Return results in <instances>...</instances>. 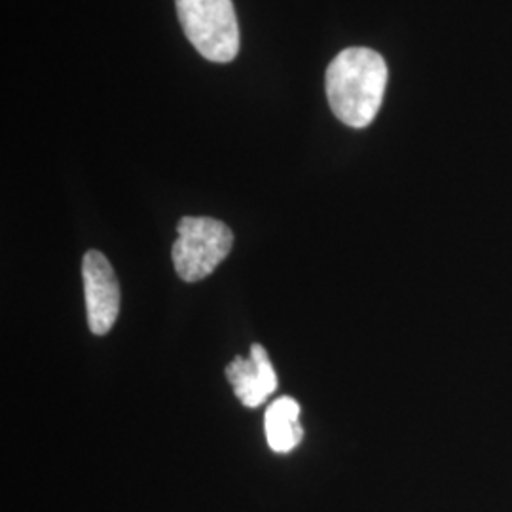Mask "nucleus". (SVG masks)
Listing matches in <instances>:
<instances>
[{
    "mask_svg": "<svg viewBox=\"0 0 512 512\" xmlns=\"http://www.w3.org/2000/svg\"><path fill=\"white\" fill-rule=\"evenodd\" d=\"M387 65L370 48H348L336 55L325 74V86L334 116L349 128H366L384 103Z\"/></svg>",
    "mask_w": 512,
    "mask_h": 512,
    "instance_id": "obj_1",
    "label": "nucleus"
},
{
    "mask_svg": "<svg viewBox=\"0 0 512 512\" xmlns=\"http://www.w3.org/2000/svg\"><path fill=\"white\" fill-rule=\"evenodd\" d=\"M190 44L213 63H230L239 54V25L232 0H175Z\"/></svg>",
    "mask_w": 512,
    "mask_h": 512,
    "instance_id": "obj_2",
    "label": "nucleus"
},
{
    "mask_svg": "<svg viewBox=\"0 0 512 512\" xmlns=\"http://www.w3.org/2000/svg\"><path fill=\"white\" fill-rule=\"evenodd\" d=\"M179 238L173 243V266L188 283L213 274L234 245L232 230L211 217H183L177 226Z\"/></svg>",
    "mask_w": 512,
    "mask_h": 512,
    "instance_id": "obj_3",
    "label": "nucleus"
},
{
    "mask_svg": "<svg viewBox=\"0 0 512 512\" xmlns=\"http://www.w3.org/2000/svg\"><path fill=\"white\" fill-rule=\"evenodd\" d=\"M88 325L95 336H105L120 313V285L107 256L88 251L82 260Z\"/></svg>",
    "mask_w": 512,
    "mask_h": 512,
    "instance_id": "obj_4",
    "label": "nucleus"
},
{
    "mask_svg": "<svg viewBox=\"0 0 512 512\" xmlns=\"http://www.w3.org/2000/svg\"><path fill=\"white\" fill-rule=\"evenodd\" d=\"M226 378L243 406L256 408L277 389V374L268 357V351L260 344L251 346L249 359L236 357L226 366Z\"/></svg>",
    "mask_w": 512,
    "mask_h": 512,
    "instance_id": "obj_5",
    "label": "nucleus"
},
{
    "mask_svg": "<svg viewBox=\"0 0 512 512\" xmlns=\"http://www.w3.org/2000/svg\"><path fill=\"white\" fill-rule=\"evenodd\" d=\"M264 431L270 448L277 454H289L300 444L304 429L300 425V404L293 397H279L268 406Z\"/></svg>",
    "mask_w": 512,
    "mask_h": 512,
    "instance_id": "obj_6",
    "label": "nucleus"
}]
</instances>
